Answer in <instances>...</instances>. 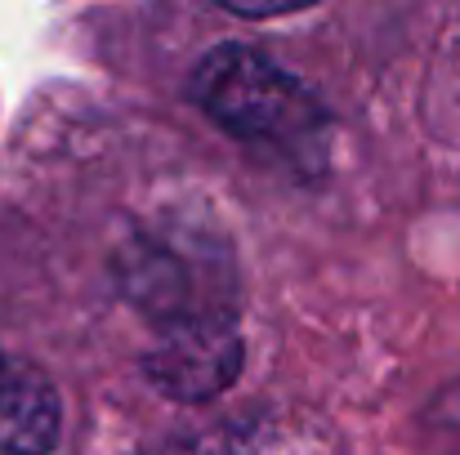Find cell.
<instances>
[{
	"instance_id": "obj_1",
	"label": "cell",
	"mask_w": 460,
	"mask_h": 455,
	"mask_svg": "<svg viewBox=\"0 0 460 455\" xmlns=\"http://www.w3.org/2000/svg\"><path fill=\"white\" fill-rule=\"evenodd\" d=\"M192 99L219 130L251 144L308 152L326 130L322 103L291 72L246 45L210 49L192 72Z\"/></svg>"
},
{
	"instance_id": "obj_2",
	"label": "cell",
	"mask_w": 460,
	"mask_h": 455,
	"mask_svg": "<svg viewBox=\"0 0 460 455\" xmlns=\"http://www.w3.org/2000/svg\"><path fill=\"white\" fill-rule=\"evenodd\" d=\"M242 366V344L228 321H179L148 357V375L183 402L219 393Z\"/></svg>"
},
{
	"instance_id": "obj_3",
	"label": "cell",
	"mask_w": 460,
	"mask_h": 455,
	"mask_svg": "<svg viewBox=\"0 0 460 455\" xmlns=\"http://www.w3.org/2000/svg\"><path fill=\"white\" fill-rule=\"evenodd\" d=\"M58 438V393L49 375L0 353V455H49Z\"/></svg>"
}]
</instances>
